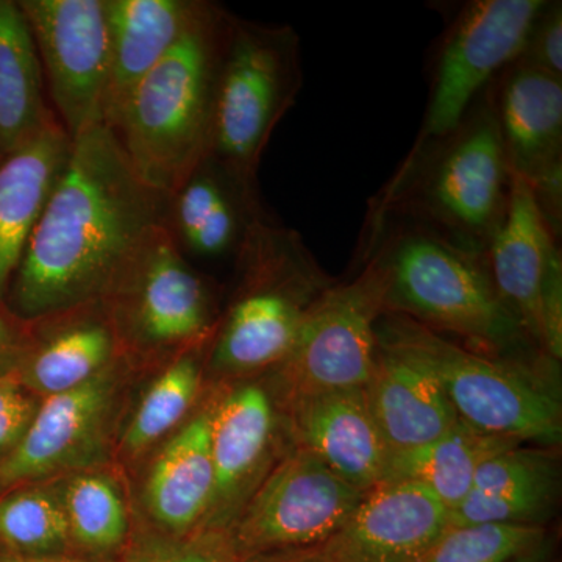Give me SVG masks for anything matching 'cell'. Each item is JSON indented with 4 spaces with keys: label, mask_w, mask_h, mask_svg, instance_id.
I'll return each mask as SVG.
<instances>
[{
    "label": "cell",
    "mask_w": 562,
    "mask_h": 562,
    "mask_svg": "<svg viewBox=\"0 0 562 562\" xmlns=\"http://www.w3.org/2000/svg\"><path fill=\"white\" fill-rule=\"evenodd\" d=\"M376 339L422 362L465 424L520 442H560V403L519 364L462 347L402 314L384 313Z\"/></svg>",
    "instance_id": "cell-7"
},
{
    "label": "cell",
    "mask_w": 562,
    "mask_h": 562,
    "mask_svg": "<svg viewBox=\"0 0 562 562\" xmlns=\"http://www.w3.org/2000/svg\"><path fill=\"white\" fill-rule=\"evenodd\" d=\"M31 25L18 0H0V160L58 122Z\"/></svg>",
    "instance_id": "cell-26"
},
{
    "label": "cell",
    "mask_w": 562,
    "mask_h": 562,
    "mask_svg": "<svg viewBox=\"0 0 562 562\" xmlns=\"http://www.w3.org/2000/svg\"><path fill=\"white\" fill-rule=\"evenodd\" d=\"M32 325V349L16 375L40 398L79 387L131 355L101 301Z\"/></svg>",
    "instance_id": "cell-21"
},
{
    "label": "cell",
    "mask_w": 562,
    "mask_h": 562,
    "mask_svg": "<svg viewBox=\"0 0 562 562\" xmlns=\"http://www.w3.org/2000/svg\"><path fill=\"white\" fill-rule=\"evenodd\" d=\"M244 562H290V561L284 560V558L281 557L280 553L273 552V553L258 554V557L250 558V560H247Z\"/></svg>",
    "instance_id": "cell-38"
},
{
    "label": "cell",
    "mask_w": 562,
    "mask_h": 562,
    "mask_svg": "<svg viewBox=\"0 0 562 562\" xmlns=\"http://www.w3.org/2000/svg\"><path fill=\"white\" fill-rule=\"evenodd\" d=\"M386 313L382 273L371 261L314 303L290 353L273 368L281 405L317 392L364 387L375 366L376 322Z\"/></svg>",
    "instance_id": "cell-10"
},
{
    "label": "cell",
    "mask_w": 562,
    "mask_h": 562,
    "mask_svg": "<svg viewBox=\"0 0 562 562\" xmlns=\"http://www.w3.org/2000/svg\"><path fill=\"white\" fill-rule=\"evenodd\" d=\"M301 38L291 25L233 16L222 54L211 160L258 194V169L277 125L303 87Z\"/></svg>",
    "instance_id": "cell-6"
},
{
    "label": "cell",
    "mask_w": 562,
    "mask_h": 562,
    "mask_svg": "<svg viewBox=\"0 0 562 562\" xmlns=\"http://www.w3.org/2000/svg\"><path fill=\"white\" fill-rule=\"evenodd\" d=\"M0 562H122L120 561H95V560H85V558L70 557V554H65V557H47V558H32V560H11V558H0Z\"/></svg>",
    "instance_id": "cell-37"
},
{
    "label": "cell",
    "mask_w": 562,
    "mask_h": 562,
    "mask_svg": "<svg viewBox=\"0 0 562 562\" xmlns=\"http://www.w3.org/2000/svg\"><path fill=\"white\" fill-rule=\"evenodd\" d=\"M558 494L557 457L517 446L484 461L464 501L450 512L449 527H542Z\"/></svg>",
    "instance_id": "cell-24"
},
{
    "label": "cell",
    "mask_w": 562,
    "mask_h": 562,
    "mask_svg": "<svg viewBox=\"0 0 562 562\" xmlns=\"http://www.w3.org/2000/svg\"><path fill=\"white\" fill-rule=\"evenodd\" d=\"M281 406L295 447L319 458L358 491L369 492L383 482L391 452L364 387L317 392Z\"/></svg>",
    "instance_id": "cell-18"
},
{
    "label": "cell",
    "mask_w": 562,
    "mask_h": 562,
    "mask_svg": "<svg viewBox=\"0 0 562 562\" xmlns=\"http://www.w3.org/2000/svg\"><path fill=\"white\" fill-rule=\"evenodd\" d=\"M65 554H70V547L58 479L0 492V558Z\"/></svg>",
    "instance_id": "cell-30"
},
{
    "label": "cell",
    "mask_w": 562,
    "mask_h": 562,
    "mask_svg": "<svg viewBox=\"0 0 562 562\" xmlns=\"http://www.w3.org/2000/svg\"><path fill=\"white\" fill-rule=\"evenodd\" d=\"M277 406L257 383L239 384L211 401L214 491L202 527L227 528L271 471Z\"/></svg>",
    "instance_id": "cell-17"
},
{
    "label": "cell",
    "mask_w": 562,
    "mask_h": 562,
    "mask_svg": "<svg viewBox=\"0 0 562 562\" xmlns=\"http://www.w3.org/2000/svg\"><path fill=\"white\" fill-rule=\"evenodd\" d=\"M360 257L382 273L386 313L452 333L482 353L532 347L498 299L483 254L412 221L383 217L364 224Z\"/></svg>",
    "instance_id": "cell-2"
},
{
    "label": "cell",
    "mask_w": 562,
    "mask_h": 562,
    "mask_svg": "<svg viewBox=\"0 0 562 562\" xmlns=\"http://www.w3.org/2000/svg\"><path fill=\"white\" fill-rule=\"evenodd\" d=\"M32 344V322L22 321L5 302H0V376L10 375L20 369Z\"/></svg>",
    "instance_id": "cell-35"
},
{
    "label": "cell",
    "mask_w": 562,
    "mask_h": 562,
    "mask_svg": "<svg viewBox=\"0 0 562 562\" xmlns=\"http://www.w3.org/2000/svg\"><path fill=\"white\" fill-rule=\"evenodd\" d=\"M553 549L550 546L549 539H543L538 546L527 550V552L517 554L506 562H552Z\"/></svg>",
    "instance_id": "cell-36"
},
{
    "label": "cell",
    "mask_w": 562,
    "mask_h": 562,
    "mask_svg": "<svg viewBox=\"0 0 562 562\" xmlns=\"http://www.w3.org/2000/svg\"><path fill=\"white\" fill-rule=\"evenodd\" d=\"M31 25L47 95L70 138L103 124L109 63L105 0H18Z\"/></svg>",
    "instance_id": "cell-14"
},
{
    "label": "cell",
    "mask_w": 562,
    "mask_h": 562,
    "mask_svg": "<svg viewBox=\"0 0 562 562\" xmlns=\"http://www.w3.org/2000/svg\"><path fill=\"white\" fill-rule=\"evenodd\" d=\"M546 0L464 3L442 35L432 63L424 121L408 154L446 138L503 69L522 54Z\"/></svg>",
    "instance_id": "cell-11"
},
{
    "label": "cell",
    "mask_w": 562,
    "mask_h": 562,
    "mask_svg": "<svg viewBox=\"0 0 562 562\" xmlns=\"http://www.w3.org/2000/svg\"><path fill=\"white\" fill-rule=\"evenodd\" d=\"M558 238L530 184L513 173L505 220L484 257L503 306L531 346L554 360L562 357V258Z\"/></svg>",
    "instance_id": "cell-13"
},
{
    "label": "cell",
    "mask_w": 562,
    "mask_h": 562,
    "mask_svg": "<svg viewBox=\"0 0 562 562\" xmlns=\"http://www.w3.org/2000/svg\"><path fill=\"white\" fill-rule=\"evenodd\" d=\"M265 216L260 195L206 157L166 199L165 227L187 258L235 260L251 224Z\"/></svg>",
    "instance_id": "cell-22"
},
{
    "label": "cell",
    "mask_w": 562,
    "mask_h": 562,
    "mask_svg": "<svg viewBox=\"0 0 562 562\" xmlns=\"http://www.w3.org/2000/svg\"><path fill=\"white\" fill-rule=\"evenodd\" d=\"M364 495L319 458L294 447L266 473L228 527L236 553L244 562L324 541L349 519Z\"/></svg>",
    "instance_id": "cell-12"
},
{
    "label": "cell",
    "mask_w": 562,
    "mask_h": 562,
    "mask_svg": "<svg viewBox=\"0 0 562 562\" xmlns=\"http://www.w3.org/2000/svg\"><path fill=\"white\" fill-rule=\"evenodd\" d=\"M122 562H241L227 528L201 527L169 535L147 522L133 506V524Z\"/></svg>",
    "instance_id": "cell-31"
},
{
    "label": "cell",
    "mask_w": 562,
    "mask_h": 562,
    "mask_svg": "<svg viewBox=\"0 0 562 562\" xmlns=\"http://www.w3.org/2000/svg\"><path fill=\"white\" fill-rule=\"evenodd\" d=\"M522 443L479 430L460 419L435 441L390 453L383 482L419 484L452 512L471 491L484 461Z\"/></svg>",
    "instance_id": "cell-27"
},
{
    "label": "cell",
    "mask_w": 562,
    "mask_h": 562,
    "mask_svg": "<svg viewBox=\"0 0 562 562\" xmlns=\"http://www.w3.org/2000/svg\"><path fill=\"white\" fill-rule=\"evenodd\" d=\"M210 342L169 358L121 427L114 457L125 465L146 461L150 453L192 416L203 382V350Z\"/></svg>",
    "instance_id": "cell-28"
},
{
    "label": "cell",
    "mask_w": 562,
    "mask_h": 562,
    "mask_svg": "<svg viewBox=\"0 0 562 562\" xmlns=\"http://www.w3.org/2000/svg\"><path fill=\"white\" fill-rule=\"evenodd\" d=\"M206 0H105L109 63L103 125L114 131L144 77L176 46Z\"/></svg>",
    "instance_id": "cell-19"
},
{
    "label": "cell",
    "mask_w": 562,
    "mask_h": 562,
    "mask_svg": "<svg viewBox=\"0 0 562 562\" xmlns=\"http://www.w3.org/2000/svg\"><path fill=\"white\" fill-rule=\"evenodd\" d=\"M101 303L140 364L210 342L220 324L210 281L192 268L165 225L128 258Z\"/></svg>",
    "instance_id": "cell-8"
},
{
    "label": "cell",
    "mask_w": 562,
    "mask_h": 562,
    "mask_svg": "<svg viewBox=\"0 0 562 562\" xmlns=\"http://www.w3.org/2000/svg\"><path fill=\"white\" fill-rule=\"evenodd\" d=\"M524 65L562 79V3L546 0L525 40Z\"/></svg>",
    "instance_id": "cell-34"
},
{
    "label": "cell",
    "mask_w": 562,
    "mask_h": 562,
    "mask_svg": "<svg viewBox=\"0 0 562 562\" xmlns=\"http://www.w3.org/2000/svg\"><path fill=\"white\" fill-rule=\"evenodd\" d=\"M72 138L55 122L0 160V302L20 268L36 222L60 180Z\"/></svg>",
    "instance_id": "cell-25"
},
{
    "label": "cell",
    "mask_w": 562,
    "mask_h": 562,
    "mask_svg": "<svg viewBox=\"0 0 562 562\" xmlns=\"http://www.w3.org/2000/svg\"><path fill=\"white\" fill-rule=\"evenodd\" d=\"M449 519L419 484L382 482L327 539L277 553L290 562H419L450 531Z\"/></svg>",
    "instance_id": "cell-16"
},
{
    "label": "cell",
    "mask_w": 562,
    "mask_h": 562,
    "mask_svg": "<svg viewBox=\"0 0 562 562\" xmlns=\"http://www.w3.org/2000/svg\"><path fill=\"white\" fill-rule=\"evenodd\" d=\"M235 262L238 288L206 355L210 371L224 379H244L279 366L310 308L336 283L301 233L268 216L251 224Z\"/></svg>",
    "instance_id": "cell-5"
},
{
    "label": "cell",
    "mask_w": 562,
    "mask_h": 562,
    "mask_svg": "<svg viewBox=\"0 0 562 562\" xmlns=\"http://www.w3.org/2000/svg\"><path fill=\"white\" fill-rule=\"evenodd\" d=\"M506 160L530 184L543 216L561 235L562 79L519 60L490 85Z\"/></svg>",
    "instance_id": "cell-15"
},
{
    "label": "cell",
    "mask_w": 562,
    "mask_h": 562,
    "mask_svg": "<svg viewBox=\"0 0 562 562\" xmlns=\"http://www.w3.org/2000/svg\"><path fill=\"white\" fill-rule=\"evenodd\" d=\"M512 181L487 87L446 138L406 154L371 202L366 224L412 221L484 255L505 220Z\"/></svg>",
    "instance_id": "cell-3"
},
{
    "label": "cell",
    "mask_w": 562,
    "mask_h": 562,
    "mask_svg": "<svg viewBox=\"0 0 562 562\" xmlns=\"http://www.w3.org/2000/svg\"><path fill=\"white\" fill-rule=\"evenodd\" d=\"M166 199L136 173L111 128L80 133L11 280L7 306L35 322L101 301L144 239L165 225Z\"/></svg>",
    "instance_id": "cell-1"
},
{
    "label": "cell",
    "mask_w": 562,
    "mask_h": 562,
    "mask_svg": "<svg viewBox=\"0 0 562 562\" xmlns=\"http://www.w3.org/2000/svg\"><path fill=\"white\" fill-rule=\"evenodd\" d=\"M546 538V528L524 525L454 528L419 562H506Z\"/></svg>",
    "instance_id": "cell-32"
},
{
    "label": "cell",
    "mask_w": 562,
    "mask_h": 562,
    "mask_svg": "<svg viewBox=\"0 0 562 562\" xmlns=\"http://www.w3.org/2000/svg\"><path fill=\"white\" fill-rule=\"evenodd\" d=\"M233 16L206 0L190 31L140 81L113 131L136 173L161 194H171L209 157Z\"/></svg>",
    "instance_id": "cell-4"
},
{
    "label": "cell",
    "mask_w": 562,
    "mask_h": 562,
    "mask_svg": "<svg viewBox=\"0 0 562 562\" xmlns=\"http://www.w3.org/2000/svg\"><path fill=\"white\" fill-rule=\"evenodd\" d=\"M364 392L391 453L435 441L460 420L436 376L422 362L390 344L379 341L375 366Z\"/></svg>",
    "instance_id": "cell-23"
},
{
    "label": "cell",
    "mask_w": 562,
    "mask_h": 562,
    "mask_svg": "<svg viewBox=\"0 0 562 562\" xmlns=\"http://www.w3.org/2000/svg\"><path fill=\"white\" fill-rule=\"evenodd\" d=\"M70 557L95 561H120L133 524V505L116 473L88 469L58 479Z\"/></svg>",
    "instance_id": "cell-29"
},
{
    "label": "cell",
    "mask_w": 562,
    "mask_h": 562,
    "mask_svg": "<svg viewBox=\"0 0 562 562\" xmlns=\"http://www.w3.org/2000/svg\"><path fill=\"white\" fill-rule=\"evenodd\" d=\"M143 366L128 355L90 382L41 398L24 441L0 465V492L109 465Z\"/></svg>",
    "instance_id": "cell-9"
},
{
    "label": "cell",
    "mask_w": 562,
    "mask_h": 562,
    "mask_svg": "<svg viewBox=\"0 0 562 562\" xmlns=\"http://www.w3.org/2000/svg\"><path fill=\"white\" fill-rule=\"evenodd\" d=\"M211 401L150 453L136 512L158 530L183 536L202 527L214 491Z\"/></svg>",
    "instance_id": "cell-20"
},
{
    "label": "cell",
    "mask_w": 562,
    "mask_h": 562,
    "mask_svg": "<svg viewBox=\"0 0 562 562\" xmlns=\"http://www.w3.org/2000/svg\"><path fill=\"white\" fill-rule=\"evenodd\" d=\"M41 398L18 379L16 372L0 376V465L24 441Z\"/></svg>",
    "instance_id": "cell-33"
}]
</instances>
